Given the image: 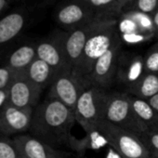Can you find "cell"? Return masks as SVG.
<instances>
[{"label": "cell", "instance_id": "1", "mask_svg": "<svg viewBox=\"0 0 158 158\" xmlns=\"http://www.w3.org/2000/svg\"><path fill=\"white\" fill-rule=\"evenodd\" d=\"M76 122L73 110L58 100L48 96L34 109L31 135L54 147L67 145L71 130Z\"/></svg>", "mask_w": 158, "mask_h": 158}, {"label": "cell", "instance_id": "2", "mask_svg": "<svg viewBox=\"0 0 158 158\" xmlns=\"http://www.w3.org/2000/svg\"><path fill=\"white\" fill-rule=\"evenodd\" d=\"M116 31V20L105 18L101 25L89 37L84 48L83 55L77 68L74 70L87 81L96 61L119 38Z\"/></svg>", "mask_w": 158, "mask_h": 158}, {"label": "cell", "instance_id": "3", "mask_svg": "<svg viewBox=\"0 0 158 158\" xmlns=\"http://www.w3.org/2000/svg\"><path fill=\"white\" fill-rule=\"evenodd\" d=\"M109 93L106 89L89 86L79 97L74 109L75 120L86 132L96 129L104 120Z\"/></svg>", "mask_w": 158, "mask_h": 158}, {"label": "cell", "instance_id": "4", "mask_svg": "<svg viewBox=\"0 0 158 158\" xmlns=\"http://www.w3.org/2000/svg\"><path fill=\"white\" fill-rule=\"evenodd\" d=\"M104 120L137 136L148 130V127L136 116L131 107L130 94L126 92L109 93Z\"/></svg>", "mask_w": 158, "mask_h": 158}, {"label": "cell", "instance_id": "5", "mask_svg": "<svg viewBox=\"0 0 158 158\" xmlns=\"http://www.w3.org/2000/svg\"><path fill=\"white\" fill-rule=\"evenodd\" d=\"M106 139L108 144L124 158H146L151 156L150 151L139 137L127 130L102 120L96 127Z\"/></svg>", "mask_w": 158, "mask_h": 158}, {"label": "cell", "instance_id": "6", "mask_svg": "<svg viewBox=\"0 0 158 158\" xmlns=\"http://www.w3.org/2000/svg\"><path fill=\"white\" fill-rule=\"evenodd\" d=\"M49 87L48 96L58 100L74 112L79 97L89 85L73 68H67L56 73Z\"/></svg>", "mask_w": 158, "mask_h": 158}, {"label": "cell", "instance_id": "7", "mask_svg": "<svg viewBox=\"0 0 158 158\" xmlns=\"http://www.w3.org/2000/svg\"><path fill=\"white\" fill-rule=\"evenodd\" d=\"M121 55V38L119 37L114 45L96 61L94 67L87 78L89 86L100 89H109L115 80L116 68Z\"/></svg>", "mask_w": 158, "mask_h": 158}, {"label": "cell", "instance_id": "8", "mask_svg": "<svg viewBox=\"0 0 158 158\" xmlns=\"http://www.w3.org/2000/svg\"><path fill=\"white\" fill-rule=\"evenodd\" d=\"M66 34L65 31H55L47 38L35 43L37 58L48 63L56 73L64 69L72 68L65 50Z\"/></svg>", "mask_w": 158, "mask_h": 158}, {"label": "cell", "instance_id": "9", "mask_svg": "<svg viewBox=\"0 0 158 158\" xmlns=\"http://www.w3.org/2000/svg\"><path fill=\"white\" fill-rule=\"evenodd\" d=\"M98 17L101 16L83 0H64L55 12L56 22L65 32H71Z\"/></svg>", "mask_w": 158, "mask_h": 158}, {"label": "cell", "instance_id": "10", "mask_svg": "<svg viewBox=\"0 0 158 158\" xmlns=\"http://www.w3.org/2000/svg\"><path fill=\"white\" fill-rule=\"evenodd\" d=\"M105 18L108 17H98L73 29L71 32H67L65 38V50L69 64L73 70L77 68L79 62H80L84 48L89 37L101 25Z\"/></svg>", "mask_w": 158, "mask_h": 158}, {"label": "cell", "instance_id": "11", "mask_svg": "<svg viewBox=\"0 0 158 158\" xmlns=\"http://www.w3.org/2000/svg\"><path fill=\"white\" fill-rule=\"evenodd\" d=\"M35 108H18L7 103L0 110V134L18 136L30 129Z\"/></svg>", "mask_w": 158, "mask_h": 158}, {"label": "cell", "instance_id": "12", "mask_svg": "<svg viewBox=\"0 0 158 158\" xmlns=\"http://www.w3.org/2000/svg\"><path fill=\"white\" fill-rule=\"evenodd\" d=\"M145 73L144 57L121 53L117 63L115 80L124 86L128 92L138 85Z\"/></svg>", "mask_w": 158, "mask_h": 158}, {"label": "cell", "instance_id": "13", "mask_svg": "<svg viewBox=\"0 0 158 158\" xmlns=\"http://www.w3.org/2000/svg\"><path fill=\"white\" fill-rule=\"evenodd\" d=\"M42 90L33 85L23 73H17L9 87V103L18 108H35Z\"/></svg>", "mask_w": 158, "mask_h": 158}, {"label": "cell", "instance_id": "14", "mask_svg": "<svg viewBox=\"0 0 158 158\" xmlns=\"http://www.w3.org/2000/svg\"><path fill=\"white\" fill-rule=\"evenodd\" d=\"M13 139L22 158H68L62 152L32 135L21 134Z\"/></svg>", "mask_w": 158, "mask_h": 158}, {"label": "cell", "instance_id": "15", "mask_svg": "<svg viewBox=\"0 0 158 158\" xmlns=\"http://www.w3.org/2000/svg\"><path fill=\"white\" fill-rule=\"evenodd\" d=\"M29 20V10L15 9L0 19V48L14 40L23 31Z\"/></svg>", "mask_w": 158, "mask_h": 158}, {"label": "cell", "instance_id": "16", "mask_svg": "<svg viewBox=\"0 0 158 158\" xmlns=\"http://www.w3.org/2000/svg\"><path fill=\"white\" fill-rule=\"evenodd\" d=\"M37 58L36 44L26 43L19 46L8 55L5 65L17 73H23Z\"/></svg>", "mask_w": 158, "mask_h": 158}, {"label": "cell", "instance_id": "17", "mask_svg": "<svg viewBox=\"0 0 158 158\" xmlns=\"http://www.w3.org/2000/svg\"><path fill=\"white\" fill-rule=\"evenodd\" d=\"M28 80L42 91L51 85L56 75L55 71L44 60L36 58L23 73Z\"/></svg>", "mask_w": 158, "mask_h": 158}, {"label": "cell", "instance_id": "18", "mask_svg": "<svg viewBox=\"0 0 158 158\" xmlns=\"http://www.w3.org/2000/svg\"><path fill=\"white\" fill-rule=\"evenodd\" d=\"M107 145H109L108 141L97 129L86 132V135L81 139L71 135L68 142L69 148L79 155H84L88 151H100Z\"/></svg>", "mask_w": 158, "mask_h": 158}, {"label": "cell", "instance_id": "19", "mask_svg": "<svg viewBox=\"0 0 158 158\" xmlns=\"http://www.w3.org/2000/svg\"><path fill=\"white\" fill-rule=\"evenodd\" d=\"M130 102L136 116L148 129L158 128V113L150 105L148 101L130 95Z\"/></svg>", "mask_w": 158, "mask_h": 158}, {"label": "cell", "instance_id": "20", "mask_svg": "<svg viewBox=\"0 0 158 158\" xmlns=\"http://www.w3.org/2000/svg\"><path fill=\"white\" fill-rule=\"evenodd\" d=\"M130 95L135 97L150 100L158 94V74L152 73H145L138 85L129 91Z\"/></svg>", "mask_w": 158, "mask_h": 158}, {"label": "cell", "instance_id": "21", "mask_svg": "<svg viewBox=\"0 0 158 158\" xmlns=\"http://www.w3.org/2000/svg\"><path fill=\"white\" fill-rule=\"evenodd\" d=\"M99 16L114 18L120 14L118 0H83Z\"/></svg>", "mask_w": 158, "mask_h": 158}, {"label": "cell", "instance_id": "22", "mask_svg": "<svg viewBox=\"0 0 158 158\" xmlns=\"http://www.w3.org/2000/svg\"><path fill=\"white\" fill-rule=\"evenodd\" d=\"M0 158H22L14 139L3 134H0Z\"/></svg>", "mask_w": 158, "mask_h": 158}, {"label": "cell", "instance_id": "23", "mask_svg": "<svg viewBox=\"0 0 158 158\" xmlns=\"http://www.w3.org/2000/svg\"><path fill=\"white\" fill-rule=\"evenodd\" d=\"M145 72L158 74V42L155 43L144 57Z\"/></svg>", "mask_w": 158, "mask_h": 158}, {"label": "cell", "instance_id": "24", "mask_svg": "<svg viewBox=\"0 0 158 158\" xmlns=\"http://www.w3.org/2000/svg\"><path fill=\"white\" fill-rule=\"evenodd\" d=\"M150 152H158V128L148 129L146 132L138 136Z\"/></svg>", "mask_w": 158, "mask_h": 158}, {"label": "cell", "instance_id": "25", "mask_svg": "<svg viewBox=\"0 0 158 158\" xmlns=\"http://www.w3.org/2000/svg\"><path fill=\"white\" fill-rule=\"evenodd\" d=\"M131 8L142 14L152 16L158 10V0H137Z\"/></svg>", "mask_w": 158, "mask_h": 158}, {"label": "cell", "instance_id": "26", "mask_svg": "<svg viewBox=\"0 0 158 158\" xmlns=\"http://www.w3.org/2000/svg\"><path fill=\"white\" fill-rule=\"evenodd\" d=\"M17 73L10 69L9 66H0V89H9Z\"/></svg>", "mask_w": 158, "mask_h": 158}, {"label": "cell", "instance_id": "27", "mask_svg": "<svg viewBox=\"0 0 158 158\" xmlns=\"http://www.w3.org/2000/svg\"><path fill=\"white\" fill-rule=\"evenodd\" d=\"M23 8L30 10H39L48 8L54 3H56L58 0H21Z\"/></svg>", "mask_w": 158, "mask_h": 158}, {"label": "cell", "instance_id": "28", "mask_svg": "<svg viewBox=\"0 0 158 158\" xmlns=\"http://www.w3.org/2000/svg\"><path fill=\"white\" fill-rule=\"evenodd\" d=\"M9 102V89H0V110Z\"/></svg>", "mask_w": 158, "mask_h": 158}, {"label": "cell", "instance_id": "29", "mask_svg": "<svg viewBox=\"0 0 158 158\" xmlns=\"http://www.w3.org/2000/svg\"><path fill=\"white\" fill-rule=\"evenodd\" d=\"M136 1L137 0H118V8L120 12L127 7H131Z\"/></svg>", "mask_w": 158, "mask_h": 158}, {"label": "cell", "instance_id": "30", "mask_svg": "<svg viewBox=\"0 0 158 158\" xmlns=\"http://www.w3.org/2000/svg\"><path fill=\"white\" fill-rule=\"evenodd\" d=\"M105 158H124L121 154H119L114 148H112L110 145L106 151Z\"/></svg>", "mask_w": 158, "mask_h": 158}, {"label": "cell", "instance_id": "31", "mask_svg": "<svg viewBox=\"0 0 158 158\" xmlns=\"http://www.w3.org/2000/svg\"><path fill=\"white\" fill-rule=\"evenodd\" d=\"M150 105L158 113V94H156L155 96H153L152 98H151L150 100H148Z\"/></svg>", "mask_w": 158, "mask_h": 158}, {"label": "cell", "instance_id": "32", "mask_svg": "<svg viewBox=\"0 0 158 158\" xmlns=\"http://www.w3.org/2000/svg\"><path fill=\"white\" fill-rule=\"evenodd\" d=\"M152 23L154 31L158 34V10L152 16Z\"/></svg>", "mask_w": 158, "mask_h": 158}, {"label": "cell", "instance_id": "33", "mask_svg": "<svg viewBox=\"0 0 158 158\" xmlns=\"http://www.w3.org/2000/svg\"><path fill=\"white\" fill-rule=\"evenodd\" d=\"M10 2L6 1V0H0V14L2 13V11L8 7Z\"/></svg>", "mask_w": 158, "mask_h": 158}, {"label": "cell", "instance_id": "34", "mask_svg": "<svg viewBox=\"0 0 158 158\" xmlns=\"http://www.w3.org/2000/svg\"><path fill=\"white\" fill-rule=\"evenodd\" d=\"M151 155H152V157H154V158H158V152H151Z\"/></svg>", "mask_w": 158, "mask_h": 158}, {"label": "cell", "instance_id": "35", "mask_svg": "<svg viewBox=\"0 0 158 158\" xmlns=\"http://www.w3.org/2000/svg\"><path fill=\"white\" fill-rule=\"evenodd\" d=\"M146 158H154V157H152V156L151 155V156H149V157H146Z\"/></svg>", "mask_w": 158, "mask_h": 158}, {"label": "cell", "instance_id": "36", "mask_svg": "<svg viewBox=\"0 0 158 158\" xmlns=\"http://www.w3.org/2000/svg\"><path fill=\"white\" fill-rule=\"evenodd\" d=\"M6 1H8V2H10V1H11V0H6Z\"/></svg>", "mask_w": 158, "mask_h": 158}]
</instances>
